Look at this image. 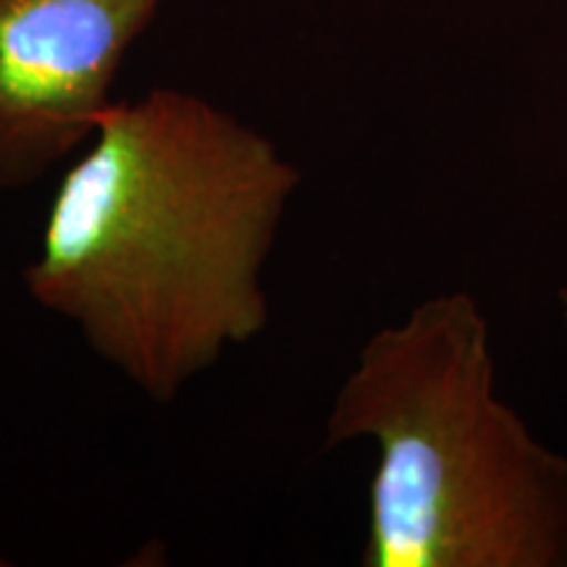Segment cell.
<instances>
[{"mask_svg":"<svg viewBox=\"0 0 567 567\" xmlns=\"http://www.w3.org/2000/svg\"><path fill=\"white\" fill-rule=\"evenodd\" d=\"M559 297H563V308H565V321H567V289H563V292H559Z\"/></svg>","mask_w":567,"mask_h":567,"instance_id":"277c9868","label":"cell"},{"mask_svg":"<svg viewBox=\"0 0 567 567\" xmlns=\"http://www.w3.org/2000/svg\"><path fill=\"white\" fill-rule=\"evenodd\" d=\"M168 0H0V189L74 158Z\"/></svg>","mask_w":567,"mask_h":567,"instance_id":"3957f363","label":"cell"},{"mask_svg":"<svg viewBox=\"0 0 567 567\" xmlns=\"http://www.w3.org/2000/svg\"><path fill=\"white\" fill-rule=\"evenodd\" d=\"M354 439L379 450L365 567L567 565V457L494 394L473 297H431L368 339L326 417V446Z\"/></svg>","mask_w":567,"mask_h":567,"instance_id":"7a4b0ae2","label":"cell"},{"mask_svg":"<svg viewBox=\"0 0 567 567\" xmlns=\"http://www.w3.org/2000/svg\"><path fill=\"white\" fill-rule=\"evenodd\" d=\"M0 565H6V559H0Z\"/></svg>","mask_w":567,"mask_h":567,"instance_id":"5b68a950","label":"cell"},{"mask_svg":"<svg viewBox=\"0 0 567 567\" xmlns=\"http://www.w3.org/2000/svg\"><path fill=\"white\" fill-rule=\"evenodd\" d=\"M300 184L268 134L197 92L113 101L61 176L24 289L168 405L271 326L266 268Z\"/></svg>","mask_w":567,"mask_h":567,"instance_id":"6da1fadb","label":"cell"}]
</instances>
